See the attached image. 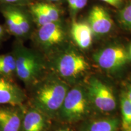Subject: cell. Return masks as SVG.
<instances>
[{
  "instance_id": "6da1fadb",
  "label": "cell",
  "mask_w": 131,
  "mask_h": 131,
  "mask_svg": "<svg viewBox=\"0 0 131 131\" xmlns=\"http://www.w3.org/2000/svg\"><path fill=\"white\" fill-rule=\"evenodd\" d=\"M30 89V106L47 116L59 112L69 89L68 85L60 80L44 77Z\"/></svg>"
},
{
  "instance_id": "7a4b0ae2",
  "label": "cell",
  "mask_w": 131,
  "mask_h": 131,
  "mask_svg": "<svg viewBox=\"0 0 131 131\" xmlns=\"http://www.w3.org/2000/svg\"><path fill=\"white\" fill-rule=\"evenodd\" d=\"M12 53L16 62L15 75L26 86L30 88L43 77L45 68L43 54L37 49L25 46L20 40L15 43Z\"/></svg>"
},
{
  "instance_id": "3957f363",
  "label": "cell",
  "mask_w": 131,
  "mask_h": 131,
  "mask_svg": "<svg viewBox=\"0 0 131 131\" xmlns=\"http://www.w3.org/2000/svg\"><path fill=\"white\" fill-rule=\"evenodd\" d=\"M0 12L5 19V27L8 33L17 40L30 38L36 26L27 6H1Z\"/></svg>"
},
{
  "instance_id": "277c9868",
  "label": "cell",
  "mask_w": 131,
  "mask_h": 131,
  "mask_svg": "<svg viewBox=\"0 0 131 131\" xmlns=\"http://www.w3.org/2000/svg\"><path fill=\"white\" fill-rule=\"evenodd\" d=\"M65 38L66 32L60 21L36 27L30 38L35 49L42 54L61 45Z\"/></svg>"
},
{
  "instance_id": "5b68a950",
  "label": "cell",
  "mask_w": 131,
  "mask_h": 131,
  "mask_svg": "<svg viewBox=\"0 0 131 131\" xmlns=\"http://www.w3.org/2000/svg\"><path fill=\"white\" fill-rule=\"evenodd\" d=\"M57 73L65 79H73L86 71L88 66L84 57L73 50H66L55 59Z\"/></svg>"
},
{
  "instance_id": "8992f818",
  "label": "cell",
  "mask_w": 131,
  "mask_h": 131,
  "mask_svg": "<svg viewBox=\"0 0 131 131\" xmlns=\"http://www.w3.org/2000/svg\"><path fill=\"white\" fill-rule=\"evenodd\" d=\"M86 109L87 101L84 91L77 86L69 89L59 112L63 119L72 122L83 117Z\"/></svg>"
},
{
  "instance_id": "52a82bcc",
  "label": "cell",
  "mask_w": 131,
  "mask_h": 131,
  "mask_svg": "<svg viewBox=\"0 0 131 131\" xmlns=\"http://www.w3.org/2000/svg\"><path fill=\"white\" fill-rule=\"evenodd\" d=\"M89 94L94 104L100 110L109 112L115 109V98L112 90L98 79L91 80Z\"/></svg>"
},
{
  "instance_id": "ba28073f",
  "label": "cell",
  "mask_w": 131,
  "mask_h": 131,
  "mask_svg": "<svg viewBox=\"0 0 131 131\" xmlns=\"http://www.w3.org/2000/svg\"><path fill=\"white\" fill-rule=\"evenodd\" d=\"M27 7L36 27L60 21L61 10L53 3L35 1Z\"/></svg>"
},
{
  "instance_id": "9c48e42d",
  "label": "cell",
  "mask_w": 131,
  "mask_h": 131,
  "mask_svg": "<svg viewBox=\"0 0 131 131\" xmlns=\"http://www.w3.org/2000/svg\"><path fill=\"white\" fill-rule=\"evenodd\" d=\"M26 100L25 92L11 78L0 75V106H22Z\"/></svg>"
},
{
  "instance_id": "30bf717a",
  "label": "cell",
  "mask_w": 131,
  "mask_h": 131,
  "mask_svg": "<svg viewBox=\"0 0 131 131\" xmlns=\"http://www.w3.org/2000/svg\"><path fill=\"white\" fill-rule=\"evenodd\" d=\"M26 107L22 106H0V131H20Z\"/></svg>"
},
{
  "instance_id": "8fae6325",
  "label": "cell",
  "mask_w": 131,
  "mask_h": 131,
  "mask_svg": "<svg viewBox=\"0 0 131 131\" xmlns=\"http://www.w3.org/2000/svg\"><path fill=\"white\" fill-rule=\"evenodd\" d=\"M127 59L126 52L119 47H108L95 56V60L98 66L106 70L115 69L122 66Z\"/></svg>"
},
{
  "instance_id": "7c38bea8",
  "label": "cell",
  "mask_w": 131,
  "mask_h": 131,
  "mask_svg": "<svg viewBox=\"0 0 131 131\" xmlns=\"http://www.w3.org/2000/svg\"><path fill=\"white\" fill-rule=\"evenodd\" d=\"M47 118L41 111L30 106L26 108L23 119L21 131H44L46 128Z\"/></svg>"
},
{
  "instance_id": "4fadbf2b",
  "label": "cell",
  "mask_w": 131,
  "mask_h": 131,
  "mask_svg": "<svg viewBox=\"0 0 131 131\" xmlns=\"http://www.w3.org/2000/svg\"><path fill=\"white\" fill-rule=\"evenodd\" d=\"M89 24L92 32L96 34H107L112 27V21L107 12L100 6H95L89 16Z\"/></svg>"
},
{
  "instance_id": "5bb4252c",
  "label": "cell",
  "mask_w": 131,
  "mask_h": 131,
  "mask_svg": "<svg viewBox=\"0 0 131 131\" xmlns=\"http://www.w3.org/2000/svg\"><path fill=\"white\" fill-rule=\"evenodd\" d=\"M92 30L89 24L73 21L70 29V34L73 41L78 47L87 49L91 45Z\"/></svg>"
},
{
  "instance_id": "9a60e30c",
  "label": "cell",
  "mask_w": 131,
  "mask_h": 131,
  "mask_svg": "<svg viewBox=\"0 0 131 131\" xmlns=\"http://www.w3.org/2000/svg\"><path fill=\"white\" fill-rule=\"evenodd\" d=\"M15 73V58L12 52L0 55V75L11 78Z\"/></svg>"
},
{
  "instance_id": "2e32d148",
  "label": "cell",
  "mask_w": 131,
  "mask_h": 131,
  "mask_svg": "<svg viewBox=\"0 0 131 131\" xmlns=\"http://www.w3.org/2000/svg\"><path fill=\"white\" fill-rule=\"evenodd\" d=\"M118 126V121L116 119H101L92 124L89 131H116Z\"/></svg>"
},
{
  "instance_id": "e0dca14e",
  "label": "cell",
  "mask_w": 131,
  "mask_h": 131,
  "mask_svg": "<svg viewBox=\"0 0 131 131\" xmlns=\"http://www.w3.org/2000/svg\"><path fill=\"white\" fill-rule=\"evenodd\" d=\"M123 126L124 129L131 126V103L126 96H123L121 101Z\"/></svg>"
},
{
  "instance_id": "ac0fdd59",
  "label": "cell",
  "mask_w": 131,
  "mask_h": 131,
  "mask_svg": "<svg viewBox=\"0 0 131 131\" xmlns=\"http://www.w3.org/2000/svg\"><path fill=\"white\" fill-rule=\"evenodd\" d=\"M119 16L123 23L131 27V3L122 9Z\"/></svg>"
},
{
  "instance_id": "d6986e66",
  "label": "cell",
  "mask_w": 131,
  "mask_h": 131,
  "mask_svg": "<svg viewBox=\"0 0 131 131\" xmlns=\"http://www.w3.org/2000/svg\"><path fill=\"white\" fill-rule=\"evenodd\" d=\"M36 0H0V6L6 5L28 6Z\"/></svg>"
},
{
  "instance_id": "ffe728a7",
  "label": "cell",
  "mask_w": 131,
  "mask_h": 131,
  "mask_svg": "<svg viewBox=\"0 0 131 131\" xmlns=\"http://www.w3.org/2000/svg\"><path fill=\"white\" fill-rule=\"evenodd\" d=\"M87 2H88V0H75V7L73 13L77 12V11L84 8L86 6Z\"/></svg>"
},
{
  "instance_id": "44dd1931",
  "label": "cell",
  "mask_w": 131,
  "mask_h": 131,
  "mask_svg": "<svg viewBox=\"0 0 131 131\" xmlns=\"http://www.w3.org/2000/svg\"><path fill=\"white\" fill-rule=\"evenodd\" d=\"M101 1H104L115 7H118L121 3V0H101Z\"/></svg>"
},
{
  "instance_id": "7402d4cb",
  "label": "cell",
  "mask_w": 131,
  "mask_h": 131,
  "mask_svg": "<svg viewBox=\"0 0 131 131\" xmlns=\"http://www.w3.org/2000/svg\"><path fill=\"white\" fill-rule=\"evenodd\" d=\"M7 32V31L6 30V27H4V26L0 24V43L4 40L6 32Z\"/></svg>"
},
{
  "instance_id": "603a6c76",
  "label": "cell",
  "mask_w": 131,
  "mask_h": 131,
  "mask_svg": "<svg viewBox=\"0 0 131 131\" xmlns=\"http://www.w3.org/2000/svg\"><path fill=\"white\" fill-rule=\"evenodd\" d=\"M126 97L127 99L129 100V101L131 103V86H129V88H128V90H127Z\"/></svg>"
},
{
  "instance_id": "cb8c5ba5",
  "label": "cell",
  "mask_w": 131,
  "mask_h": 131,
  "mask_svg": "<svg viewBox=\"0 0 131 131\" xmlns=\"http://www.w3.org/2000/svg\"><path fill=\"white\" fill-rule=\"evenodd\" d=\"M36 1H45V2H48V3H58L61 1V0H36Z\"/></svg>"
},
{
  "instance_id": "d4e9b609",
  "label": "cell",
  "mask_w": 131,
  "mask_h": 131,
  "mask_svg": "<svg viewBox=\"0 0 131 131\" xmlns=\"http://www.w3.org/2000/svg\"><path fill=\"white\" fill-rule=\"evenodd\" d=\"M124 131H131V126H129L127 128L124 129Z\"/></svg>"
},
{
  "instance_id": "484cf974",
  "label": "cell",
  "mask_w": 131,
  "mask_h": 131,
  "mask_svg": "<svg viewBox=\"0 0 131 131\" xmlns=\"http://www.w3.org/2000/svg\"><path fill=\"white\" fill-rule=\"evenodd\" d=\"M55 131H69V130L68 129H58V130H55Z\"/></svg>"
},
{
  "instance_id": "4316f807",
  "label": "cell",
  "mask_w": 131,
  "mask_h": 131,
  "mask_svg": "<svg viewBox=\"0 0 131 131\" xmlns=\"http://www.w3.org/2000/svg\"><path fill=\"white\" fill-rule=\"evenodd\" d=\"M130 55H131V47H130Z\"/></svg>"
}]
</instances>
